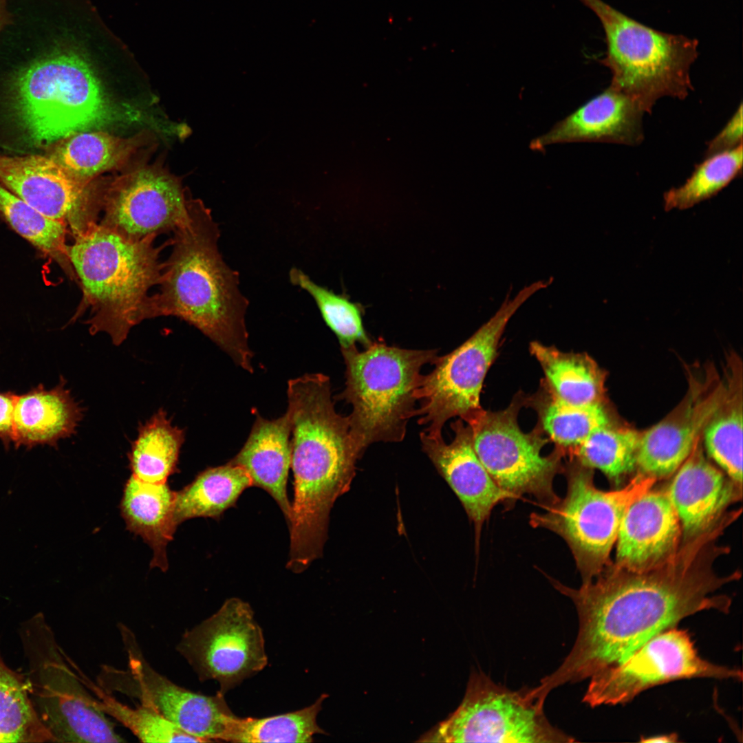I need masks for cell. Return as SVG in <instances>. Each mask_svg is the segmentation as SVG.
Returning <instances> with one entry per match:
<instances>
[{
    "label": "cell",
    "mask_w": 743,
    "mask_h": 743,
    "mask_svg": "<svg viewBox=\"0 0 743 743\" xmlns=\"http://www.w3.org/2000/svg\"><path fill=\"white\" fill-rule=\"evenodd\" d=\"M719 525L682 542L676 554L652 569L635 572L613 562L578 589L551 579L574 603L579 618L574 644L561 665L541 680L548 694L566 683L590 678L623 662L656 635L676 627L684 618L715 610L727 613L731 599L715 592L741 578L736 570L721 575L715 561L730 552L718 539Z\"/></svg>",
    "instance_id": "obj_1"
},
{
    "label": "cell",
    "mask_w": 743,
    "mask_h": 743,
    "mask_svg": "<svg viewBox=\"0 0 743 743\" xmlns=\"http://www.w3.org/2000/svg\"><path fill=\"white\" fill-rule=\"evenodd\" d=\"M189 212V222L170 239L172 250L163 261L159 291L151 295L150 319L173 316L187 322L252 373L245 323L249 303L239 288V274L219 250V230L211 211L190 199Z\"/></svg>",
    "instance_id": "obj_2"
},
{
    "label": "cell",
    "mask_w": 743,
    "mask_h": 743,
    "mask_svg": "<svg viewBox=\"0 0 743 743\" xmlns=\"http://www.w3.org/2000/svg\"><path fill=\"white\" fill-rule=\"evenodd\" d=\"M287 395L294 491L290 524L301 534L316 535L327 529L331 509L349 490L362 455L348 417L334 408L328 376L308 374L291 379Z\"/></svg>",
    "instance_id": "obj_3"
},
{
    "label": "cell",
    "mask_w": 743,
    "mask_h": 743,
    "mask_svg": "<svg viewBox=\"0 0 743 743\" xmlns=\"http://www.w3.org/2000/svg\"><path fill=\"white\" fill-rule=\"evenodd\" d=\"M156 237L129 238L98 223L73 238L67 254L83 294L75 316L88 311L91 334L105 332L119 345L150 319L149 292L160 281L161 252L171 245H156Z\"/></svg>",
    "instance_id": "obj_4"
},
{
    "label": "cell",
    "mask_w": 743,
    "mask_h": 743,
    "mask_svg": "<svg viewBox=\"0 0 743 743\" xmlns=\"http://www.w3.org/2000/svg\"><path fill=\"white\" fill-rule=\"evenodd\" d=\"M341 349L346 380L337 398L352 407L347 417L357 451L363 455L373 443L402 441L416 416L421 369L434 364L437 351L402 349L380 341L363 351L356 345Z\"/></svg>",
    "instance_id": "obj_5"
},
{
    "label": "cell",
    "mask_w": 743,
    "mask_h": 743,
    "mask_svg": "<svg viewBox=\"0 0 743 743\" xmlns=\"http://www.w3.org/2000/svg\"><path fill=\"white\" fill-rule=\"evenodd\" d=\"M599 18L606 52L599 63L612 74L610 87L650 113L665 96L685 99L693 86L690 68L698 41L663 32L629 17L602 0H579Z\"/></svg>",
    "instance_id": "obj_6"
},
{
    "label": "cell",
    "mask_w": 743,
    "mask_h": 743,
    "mask_svg": "<svg viewBox=\"0 0 743 743\" xmlns=\"http://www.w3.org/2000/svg\"><path fill=\"white\" fill-rule=\"evenodd\" d=\"M593 470L570 456L563 472L567 480L565 497L544 513L530 517L533 527L550 530L566 541L583 582L593 579L612 562L610 552L625 510L656 482L636 474L623 488L604 491L594 485Z\"/></svg>",
    "instance_id": "obj_7"
},
{
    "label": "cell",
    "mask_w": 743,
    "mask_h": 743,
    "mask_svg": "<svg viewBox=\"0 0 743 743\" xmlns=\"http://www.w3.org/2000/svg\"><path fill=\"white\" fill-rule=\"evenodd\" d=\"M23 633L30 665V695L53 741L125 742L83 682L77 665L58 646L44 618H32Z\"/></svg>",
    "instance_id": "obj_8"
},
{
    "label": "cell",
    "mask_w": 743,
    "mask_h": 743,
    "mask_svg": "<svg viewBox=\"0 0 743 743\" xmlns=\"http://www.w3.org/2000/svg\"><path fill=\"white\" fill-rule=\"evenodd\" d=\"M549 281H538L524 287L499 308L469 338L449 354L438 356L434 369L422 375L415 396L420 407L416 416L429 437H442L450 418L466 423L483 409L480 393L488 370L494 361L500 339L512 316L534 294Z\"/></svg>",
    "instance_id": "obj_9"
},
{
    "label": "cell",
    "mask_w": 743,
    "mask_h": 743,
    "mask_svg": "<svg viewBox=\"0 0 743 743\" xmlns=\"http://www.w3.org/2000/svg\"><path fill=\"white\" fill-rule=\"evenodd\" d=\"M544 704L530 689L512 691L482 672L470 676L457 709L420 737L431 742H572V737L553 726Z\"/></svg>",
    "instance_id": "obj_10"
},
{
    "label": "cell",
    "mask_w": 743,
    "mask_h": 743,
    "mask_svg": "<svg viewBox=\"0 0 743 743\" xmlns=\"http://www.w3.org/2000/svg\"><path fill=\"white\" fill-rule=\"evenodd\" d=\"M526 398L517 395L504 409H482L469 425L474 451L495 484L515 499L524 494L535 497L544 508L559 497L553 489V480L563 473L559 448L550 455H541L548 439L538 425L530 433L520 429L517 416Z\"/></svg>",
    "instance_id": "obj_11"
},
{
    "label": "cell",
    "mask_w": 743,
    "mask_h": 743,
    "mask_svg": "<svg viewBox=\"0 0 743 743\" xmlns=\"http://www.w3.org/2000/svg\"><path fill=\"white\" fill-rule=\"evenodd\" d=\"M118 628L128 658L120 669L101 666L97 684L106 692L135 698L186 733L205 742H230L238 717L223 694L206 696L182 687L153 669L145 658L132 630L120 623Z\"/></svg>",
    "instance_id": "obj_12"
},
{
    "label": "cell",
    "mask_w": 743,
    "mask_h": 743,
    "mask_svg": "<svg viewBox=\"0 0 743 743\" xmlns=\"http://www.w3.org/2000/svg\"><path fill=\"white\" fill-rule=\"evenodd\" d=\"M692 678L741 680L742 673L702 658L687 632L673 627L590 677L583 702L592 707L624 704L654 686Z\"/></svg>",
    "instance_id": "obj_13"
},
{
    "label": "cell",
    "mask_w": 743,
    "mask_h": 743,
    "mask_svg": "<svg viewBox=\"0 0 743 743\" xmlns=\"http://www.w3.org/2000/svg\"><path fill=\"white\" fill-rule=\"evenodd\" d=\"M176 651L200 681L217 680L223 695L268 663L261 628L250 605L238 598L227 599L213 615L186 630Z\"/></svg>",
    "instance_id": "obj_14"
},
{
    "label": "cell",
    "mask_w": 743,
    "mask_h": 743,
    "mask_svg": "<svg viewBox=\"0 0 743 743\" xmlns=\"http://www.w3.org/2000/svg\"><path fill=\"white\" fill-rule=\"evenodd\" d=\"M0 184L64 223L73 238L98 223L103 187L77 180L50 155L0 154Z\"/></svg>",
    "instance_id": "obj_15"
},
{
    "label": "cell",
    "mask_w": 743,
    "mask_h": 743,
    "mask_svg": "<svg viewBox=\"0 0 743 743\" xmlns=\"http://www.w3.org/2000/svg\"><path fill=\"white\" fill-rule=\"evenodd\" d=\"M189 200L175 177L154 167L138 169L104 188L98 223L129 238L158 237L189 222Z\"/></svg>",
    "instance_id": "obj_16"
},
{
    "label": "cell",
    "mask_w": 743,
    "mask_h": 743,
    "mask_svg": "<svg viewBox=\"0 0 743 743\" xmlns=\"http://www.w3.org/2000/svg\"><path fill=\"white\" fill-rule=\"evenodd\" d=\"M688 388L679 404L659 422L641 431L637 474L656 481L673 475L702 437L725 391L724 379L709 366L687 369Z\"/></svg>",
    "instance_id": "obj_17"
},
{
    "label": "cell",
    "mask_w": 743,
    "mask_h": 743,
    "mask_svg": "<svg viewBox=\"0 0 743 743\" xmlns=\"http://www.w3.org/2000/svg\"><path fill=\"white\" fill-rule=\"evenodd\" d=\"M455 435L447 444L442 437L420 435L422 446L439 474L461 502L475 530V546L480 541L482 526L498 504L515 499L493 481L477 456L471 429L461 419L451 424Z\"/></svg>",
    "instance_id": "obj_18"
},
{
    "label": "cell",
    "mask_w": 743,
    "mask_h": 743,
    "mask_svg": "<svg viewBox=\"0 0 743 743\" xmlns=\"http://www.w3.org/2000/svg\"><path fill=\"white\" fill-rule=\"evenodd\" d=\"M652 488L628 506L618 528L614 563L628 570L659 566L681 544L680 522L665 490Z\"/></svg>",
    "instance_id": "obj_19"
},
{
    "label": "cell",
    "mask_w": 743,
    "mask_h": 743,
    "mask_svg": "<svg viewBox=\"0 0 743 743\" xmlns=\"http://www.w3.org/2000/svg\"><path fill=\"white\" fill-rule=\"evenodd\" d=\"M665 490L680 522L682 542L704 532L741 499L736 484L706 457L702 437Z\"/></svg>",
    "instance_id": "obj_20"
},
{
    "label": "cell",
    "mask_w": 743,
    "mask_h": 743,
    "mask_svg": "<svg viewBox=\"0 0 743 743\" xmlns=\"http://www.w3.org/2000/svg\"><path fill=\"white\" fill-rule=\"evenodd\" d=\"M643 114L631 98L609 86L533 139L529 147L541 151L550 145L577 142L637 145L644 138Z\"/></svg>",
    "instance_id": "obj_21"
},
{
    "label": "cell",
    "mask_w": 743,
    "mask_h": 743,
    "mask_svg": "<svg viewBox=\"0 0 743 743\" xmlns=\"http://www.w3.org/2000/svg\"><path fill=\"white\" fill-rule=\"evenodd\" d=\"M290 433L291 420L288 411L274 420L257 414L246 443L229 461L248 473L253 486L263 489L272 497L287 523L291 514V504L287 494L291 464Z\"/></svg>",
    "instance_id": "obj_22"
},
{
    "label": "cell",
    "mask_w": 743,
    "mask_h": 743,
    "mask_svg": "<svg viewBox=\"0 0 743 743\" xmlns=\"http://www.w3.org/2000/svg\"><path fill=\"white\" fill-rule=\"evenodd\" d=\"M83 414L64 380L51 390L37 387L16 396L12 440L17 446L54 445L75 433Z\"/></svg>",
    "instance_id": "obj_23"
},
{
    "label": "cell",
    "mask_w": 743,
    "mask_h": 743,
    "mask_svg": "<svg viewBox=\"0 0 743 743\" xmlns=\"http://www.w3.org/2000/svg\"><path fill=\"white\" fill-rule=\"evenodd\" d=\"M175 494L166 482L147 483L131 475L120 502L127 528L151 548L153 555L150 566L163 572L168 568L166 546L177 526L174 515Z\"/></svg>",
    "instance_id": "obj_24"
},
{
    "label": "cell",
    "mask_w": 743,
    "mask_h": 743,
    "mask_svg": "<svg viewBox=\"0 0 743 743\" xmlns=\"http://www.w3.org/2000/svg\"><path fill=\"white\" fill-rule=\"evenodd\" d=\"M726 363L725 391L702 440L709 457L742 487V363L734 353L727 357Z\"/></svg>",
    "instance_id": "obj_25"
},
{
    "label": "cell",
    "mask_w": 743,
    "mask_h": 743,
    "mask_svg": "<svg viewBox=\"0 0 743 743\" xmlns=\"http://www.w3.org/2000/svg\"><path fill=\"white\" fill-rule=\"evenodd\" d=\"M541 365L543 383L559 400L573 405L605 402V372L586 353L565 352L537 341L529 345Z\"/></svg>",
    "instance_id": "obj_26"
},
{
    "label": "cell",
    "mask_w": 743,
    "mask_h": 743,
    "mask_svg": "<svg viewBox=\"0 0 743 743\" xmlns=\"http://www.w3.org/2000/svg\"><path fill=\"white\" fill-rule=\"evenodd\" d=\"M140 143L138 137L81 131L54 143L50 156L77 180L91 183L100 174L125 164Z\"/></svg>",
    "instance_id": "obj_27"
},
{
    "label": "cell",
    "mask_w": 743,
    "mask_h": 743,
    "mask_svg": "<svg viewBox=\"0 0 743 743\" xmlns=\"http://www.w3.org/2000/svg\"><path fill=\"white\" fill-rule=\"evenodd\" d=\"M252 486V481L248 473L229 462L206 469L176 492L175 522L178 526L195 517L219 518L226 510L235 506L241 493Z\"/></svg>",
    "instance_id": "obj_28"
},
{
    "label": "cell",
    "mask_w": 743,
    "mask_h": 743,
    "mask_svg": "<svg viewBox=\"0 0 743 743\" xmlns=\"http://www.w3.org/2000/svg\"><path fill=\"white\" fill-rule=\"evenodd\" d=\"M184 440V430L174 425L166 411L159 409L139 424L127 453L131 475L147 483H166L177 471Z\"/></svg>",
    "instance_id": "obj_29"
},
{
    "label": "cell",
    "mask_w": 743,
    "mask_h": 743,
    "mask_svg": "<svg viewBox=\"0 0 743 743\" xmlns=\"http://www.w3.org/2000/svg\"><path fill=\"white\" fill-rule=\"evenodd\" d=\"M526 402L537 412L538 425L565 455H570L592 433L612 422L605 402L570 405L554 396L543 383Z\"/></svg>",
    "instance_id": "obj_30"
},
{
    "label": "cell",
    "mask_w": 743,
    "mask_h": 743,
    "mask_svg": "<svg viewBox=\"0 0 743 743\" xmlns=\"http://www.w3.org/2000/svg\"><path fill=\"white\" fill-rule=\"evenodd\" d=\"M0 214L21 237L56 261L76 279L67 248V226L33 208L0 184ZM70 234V233H69Z\"/></svg>",
    "instance_id": "obj_31"
},
{
    "label": "cell",
    "mask_w": 743,
    "mask_h": 743,
    "mask_svg": "<svg viewBox=\"0 0 743 743\" xmlns=\"http://www.w3.org/2000/svg\"><path fill=\"white\" fill-rule=\"evenodd\" d=\"M641 431L612 422L592 433L569 456L619 482L636 471Z\"/></svg>",
    "instance_id": "obj_32"
},
{
    "label": "cell",
    "mask_w": 743,
    "mask_h": 743,
    "mask_svg": "<svg viewBox=\"0 0 743 743\" xmlns=\"http://www.w3.org/2000/svg\"><path fill=\"white\" fill-rule=\"evenodd\" d=\"M54 742L32 703L28 685L0 660V742Z\"/></svg>",
    "instance_id": "obj_33"
},
{
    "label": "cell",
    "mask_w": 743,
    "mask_h": 743,
    "mask_svg": "<svg viewBox=\"0 0 743 743\" xmlns=\"http://www.w3.org/2000/svg\"><path fill=\"white\" fill-rule=\"evenodd\" d=\"M80 678L107 715L120 722L143 742H205L182 731L153 709L140 704L131 707L104 691L78 667Z\"/></svg>",
    "instance_id": "obj_34"
},
{
    "label": "cell",
    "mask_w": 743,
    "mask_h": 743,
    "mask_svg": "<svg viewBox=\"0 0 743 743\" xmlns=\"http://www.w3.org/2000/svg\"><path fill=\"white\" fill-rule=\"evenodd\" d=\"M742 155L741 144L706 157L682 186L664 194L665 209H687L716 195L741 173Z\"/></svg>",
    "instance_id": "obj_35"
},
{
    "label": "cell",
    "mask_w": 743,
    "mask_h": 743,
    "mask_svg": "<svg viewBox=\"0 0 743 743\" xmlns=\"http://www.w3.org/2000/svg\"><path fill=\"white\" fill-rule=\"evenodd\" d=\"M328 696L322 694L312 704L300 710L273 716L238 718L233 742H312L315 734H325L316 722L322 702Z\"/></svg>",
    "instance_id": "obj_36"
},
{
    "label": "cell",
    "mask_w": 743,
    "mask_h": 743,
    "mask_svg": "<svg viewBox=\"0 0 743 743\" xmlns=\"http://www.w3.org/2000/svg\"><path fill=\"white\" fill-rule=\"evenodd\" d=\"M289 277L293 285L303 289L313 298L325 323L337 336L341 348L356 345V343L365 348L372 344L373 341L366 333L356 304L316 283L297 268L290 270Z\"/></svg>",
    "instance_id": "obj_37"
},
{
    "label": "cell",
    "mask_w": 743,
    "mask_h": 743,
    "mask_svg": "<svg viewBox=\"0 0 743 743\" xmlns=\"http://www.w3.org/2000/svg\"><path fill=\"white\" fill-rule=\"evenodd\" d=\"M742 144V105L722 131L707 144L705 156L733 149Z\"/></svg>",
    "instance_id": "obj_38"
},
{
    "label": "cell",
    "mask_w": 743,
    "mask_h": 743,
    "mask_svg": "<svg viewBox=\"0 0 743 743\" xmlns=\"http://www.w3.org/2000/svg\"><path fill=\"white\" fill-rule=\"evenodd\" d=\"M16 396L11 393L0 394V438L6 442L12 440Z\"/></svg>",
    "instance_id": "obj_39"
},
{
    "label": "cell",
    "mask_w": 743,
    "mask_h": 743,
    "mask_svg": "<svg viewBox=\"0 0 743 743\" xmlns=\"http://www.w3.org/2000/svg\"><path fill=\"white\" fill-rule=\"evenodd\" d=\"M677 737L676 735H661L643 740L645 742H675Z\"/></svg>",
    "instance_id": "obj_40"
},
{
    "label": "cell",
    "mask_w": 743,
    "mask_h": 743,
    "mask_svg": "<svg viewBox=\"0 0 743 743\" xmlns=\"http://www.w3.org/2000/svg\"><path fill=\"white\" fill-rule=\"evenodd\" d=\"M8 0H0V29L8 16Z\"/></svg>",
    "instance_id": "obj_41"
}]
</instances>
